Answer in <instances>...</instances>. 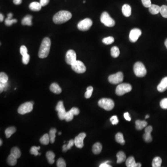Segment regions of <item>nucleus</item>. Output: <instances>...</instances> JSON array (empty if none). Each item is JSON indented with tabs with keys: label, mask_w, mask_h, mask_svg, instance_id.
<instances>
[{
	"label": "nucleus",
	"mask_w": 167,
	"mask_h": 167,
	"mask_svg": "<svg viewBox=\"0 0 167 167\" xmlns=\"http://www.w3.org/2000/svg\"><path fill=\"white\" fill-rule=\"evenodd\" d=\"M115 139L116 142L121 145L125 144V140L124 139V136L121 133L118 132L116 134L115 136Z\"/></svg>",
	"instance_id": "nucleus-29"
},
{
	"label": "nucleus",
	"mask_w": 167,
	"mask_h": 167,
	"mask_svg": "<svg viewBox=\"0 0 167 167\" xmlns=\"http://www.w3.org/2000/svg\"><path fill=\"white\" fill-rule=\"evenodd\" d=\"M72 69L74 72L78 73H85L86 68L83 62L80 61H76L71 65Z\"/></svg>",
	"instance_id": "nucleus-9"
},
{
	"label": "nucleus",
	"mask_w": 167,
	"mask_h": 167,
	"mask_svg": "<svg viewBox=\"0 0 167 167\" xmlns=\"http://www.w3.org/2000/svg\"><path fill=\"white\" fill-rule=\"evenodd\" d=\"M17 22L16 19H12L9 18H7L5 21V24L7 26H10L13 23H15Z\"/></svg>",
	"instance_id": "nucleus-41"
},
{
	"label": "nucleus",
	"mask_w": 167,
	"mask_h": 167,
	"mask_svg": "<svg viewBox=\"0 0 167 167\" xmlns=\"http://www.w3.org/2000/svg\"><path fill=\"white\" fill-rule=\"evenodd\" d=\"M160 13L164 18H167V6L162 5L160 7Z\"/></svg>",
	"instance_id": "nucleus-38"
},
{
	"label": "nucleus",
	"mask_w": 167,
	"mask_h": 167,
	"mask_svg": "<svg viewBox=\"0 0 167 167\" xmlns=\"http://www.w3.org/2000/svg\"><path fill=\"white\" fill-rule=\"evenodd\" d=\"M117 163H121L124 162L126 159V155L122 151H119L116 154Z\"/></svg>",
	"instance_id": "nucleus-26"
},
{
	"label": "nucleus",
	"mask_w": 167,
	"mask_h": 167,
	"mask_svg": "<svg viewBox=\"0 0 167 167\" xmlns=\"http://www.w3.org/2000/svg\"><path fill=\"white\" fill-rule=\"evenodd\" d=\"M152 130H153V128L151 126L146 127V128L145 129V133L143 136V138H144V140L146 142H150L152 141V137L150 135Z\"/></svg>",
	"instance_id": "nucleus-16"
},
{
	"label": "nucleus",
	"mask_w": 167,
	"mask_h": 167,
	"mask_svg": "<svg viewBox=\"0 0 167 167\" xmlns=\"http://www.w3.org/2000/svg\"><path fill=\"white\" fill-rule=\"evenodd\" d=\"M83 3H85V1H83Z\"/></svg>",
	"instance_id": "nucleus-61"
},
{
	"label": "nucleus",
	"mask_w": 167,
	"mask_h": 167,
	"mask_svg": "<svg viewBox=\"0 0 167 167\" xmlns=\"http://www.w3.org/2000/svg\"><path fill=\"white\" fill-rule=\"evenodd\" d=\"M20 53L22 56L27 54V49L26 46L24 45L21 46V47H20Z\"/></svg>",
	"instance_id": "nucleus-47"
},
{
	"label": "nucleus",
	"mask_w": 167,
	"mask_h": 167,
	"mask_svg": "<svg viewBox=\"0 0 167 167\" xmlns=\"http://www.w3.org/2000/svg\"><path fill=\"white\" fill-rule=\"evenodd\" d=\"M0 141H1V143H0V145H1H1H2V144H3V142H2V140H1H1H0Z\"/></svg>",
	"instance_id": "nucleus-59"
},
{
	"label": "nucleus",
	"mask_w": 167,
	"mask_h": 167,
	"mask_svg": "<svg viewBox=\"0 0 167 167\" xmlns=\"http://www.w3.org/2000/svg\"><path fill=\"white\" fill-rule=\"evenodd\" d=\"M13 3L15 5H20L22 3V0H13Z\"/></svg>",
	"instance_id": "nucleus-53"
},
{
	"label": "nucleus",
	"mask_w": 167,
	"mask_h": 167,
	"mask_svg": "<svg viewBox=\"0 0 167 167\" xmlns=\"http://www.w3.org/2000/svg\"><path fill=\"white\" fill-rule=\"evenodd\" d=\"M11 154L13 155L16 158H19L21 156V152L17 147L13 148L11 150Z\"/></svg>",
	"instance_id": "nucleus-33"
},
{
	"label": "nucleus",
	"mask_w": 167,
	"mask_h": 167,
	"mask_svg": "<svg viewBox=\"0 0 167 167\" xmlns=\"http://www.w3.org/2000/svg\"><path fill=\"white\" fill-rule=\"evenodd\" d=\"M72 17V14L69 11L62 10L57 13L53 16V20L56 24H61L68 21Z\"/></svg>",
	"instance_id": "nucleus-1"
},
{
	"label": "nucleus",
	"mask_w": 167,
	"mask_h": 167,
	"mask_svg": "<svg viewBox=\"0 0 167 167\" xmlns=\"http://www.w3.org/2000/svg\"><path fill=\"white\" fill-rule=\"evenodd\" d=\"M93 88L91 86L88 87L86 89V92H85L84 94V97L86 98H89L92 96V93Z\"/></svg>",
	"instance_id": "nucleus-39"
},
{
	"label": "nucleus",
	"mask_w": 167,
	"mask_h": 167,
	"mask_svg": "<svg viewBox=\"0 0 167 167\" xmlns=\"http://www.w3.org/2000/svg\"><path fill=\"white\" fill-rule=\"evenodd\" d=\"M98 104L99 107L108 111L112 110L115 105L114 101L112 99L106 98H103L99 100Z\"/></svg>",
	"instance_id": "nucleus-4"
},
{
	"label": "nucleus",
	"mask_w": 167,
	"mask_h": 167,
	"mask_svg": "<svg viewBox=\"0 0 167 167\" xmlns=\"http://www.w3.org/2000/svg\"><path fill=\"white\" fill-rule=\"evenodd\" d=\"M100 21L108 27H112L115 25V21L107 12H104L100 16Z\"/></svg>",
	"instance_id": "nucleus-5"
},
{
	"label": "nucleus",
	"mask_w": 167,
	"mask_h": 167,
	"mask_svg": "<svg viewBox=\"0 0 167 167\" xmlns=\"http://www.w3.org/2000/svg\"><path fill=\"white\" fill-rule=\"evenodd\" d=\"M134 72L138 77H144L147 74V70L144 65L141 62L135 63L133 67Z\"/></svg>",
	"instance_id": "nucleus-3"
},
{
	"label": "nucleus",
	"mask_w": 167,
	"mask_h": 167,
	"mask_svg": "<svg viewBox=\"0 0 167 167\" xmlns=\"http://www.w3.org/2000/svg\"><path fill=\"white\" fill-rule=\"evenodd\" d=\"M160 7L158 5L152 4L149 8V11L150 13L152 15H156L158 14L160 11Z\"/></svg>",
	"instance_id": "nucleus-25"
},
{
	"label": "nucleus",
	"mask_w": 167,
	"mask_h": 167,
	"mask_svg": "<svg viewBox=\"0 0 167 167\" xmlns=\"http://www.w3.org/2000/svg\"><path fill=\"white\" fill-rule=\"evenodd\" d=\"M122 13L125 17H129L131 14V7L129 4H125L123 5L122 9Z\"/></svg>",
	"instance_id": "nucleus-19"
},
{
	"label": "nucleus",
	"mask_w": 167,
	"mask_h": 167,
	"mask_svg": "<svg viewBox=\"0 0 167 167\" xmlns=\"http://www.w3.org/2000/svg\"><path fill=\"white\" fill-rule=\"evenodd\" d=\"M13 16V14L12 13H9L8 15H7V18H9V19H12V17Z\"/></svg>",
	"instance_id": "nucleus-56"
},
{
	"label": "nucleus",
	"mask_w": 167,
	"mask_h": 167,
	"mask_svg": "<svg viewBox=\"0 0 167 167\" xmlns=\"http://www.w3.org/2000/svg\"><path fill=\"white\" fill-rule=\"evenodd\" d=\"M79 109L77 108L73 107L69 111L67 112L66 113L65 120L67 122H70L72 121L73 118L74 116H76L79 114Z\"/></svg>",
	"instance_id": "nucleus-15"
},
{
	"label": "nucleus",
	"mask_w": 167,
	"mask_h": 167,
	"mask_svg": "<svg viewBox=\"0 0 167 167\" xmlns=\"http://www.w3.org/2000/svg\"><path fill=\"white\" fill-rule=\"evenodd\" d=\"M40 148H41V147H40V146H39V147L33 146L30 149V152L32 155H35V156H37V155H38L39 154L38 150H40Z\"/></svg>",
	"instance_id": "nucleus-40"
},
{
	"label": "nucleus",
	"mask_w": 167,
	"mask_h": 167,
	"mask_svg": "<svg viewBox=\"0 0 167 167\" xmlns=\"http://www.w3.org/2000/svg\"><path fill=\"white\" fill-rule=\"evenodd\" d=\"M132 90V86L127 83H122L118 85L116 89V93L118 96H122L129 92Z\"/></svg>",
	"instance_id": "nucleus-6"
},
{
	"label": "nucleus",
	"mask_w": 167,
	"mask_h": 167,
	"mask_svg": "<svg viewBox=\"0 0 167 167\" xmlns=\"http://www.w3.org/2000/svg\"><path fill=\"white\" fill-rule=\"evenodd\" d=\"M86 136L85 133H81L74 139V144L78 148H82L84 146V139Z\"/></svg>",
	"instance_id": "nucleus-14"
},
{
	"label": "nucleus",
	"mask_w": 167,
	"mask_h": 167,
	"mask_svg": "<svg viewBox=\"0 0 167 167\" xmlns=\"http://www.w3.org/2000/svg\"><path fill=\"white\" fill-rule=\"evenodd\" d=\"M108 162H109V161H107V162H105L104 163H102L100 165L99 167H111V166H110V165L108 164Z\"/></svg>",
	"instance_id": "nucleus-52"
},
{
	"label": "nucleus",
	"mask_w": 167,
	"mask_h": 167,
	"mask_svg": "<svg viewBox=\"0 0 167 167\" xmlns=\"http://www.w3.org/2000/svg\"><path fill=\"white\" fill-rule=\"evenodd\" d=\"M7 82L6 83H1L0 84V92L1 93L7 87Z\"/></svg>",
	"instance_id": "nucleus-49"
},
{
	"label": "nucleus",
	"mask_w": 167,
	"mask_h": 167,
	"mask_svg": "<svg viewBox=\"0 0 167 167\" xmlns=\"http://www.w3.org/2000/svg\"><path fill=\"white\" fill-rule=\"evenodd\" d=\"M136 128L137 130H140L146 127L147 126L148 123L145 121H141V120H136Z\"/></svg>",
	"instance_id": "nucleus-22"
},
{
	"label": "nucleus",
	"mask_w": 167,
	"mask_h": 167,
	"mask_svg": "<svg viewBox=\"0 0 167 167\" xmlns=\"http://www.w3.org/2000/svg\"><path fill=\"white\" fill-rule=\"evenodd\" d=\"M77 58V55L75 52L73 50H69L66 53L65 59L67 64L69 65H72L73 63L75 62Z\"/></svg>",
	"instance_id": "nucleus-12"
},
{
	"label": "nucleus",
	"mask_w": 167,
	"mask_h": 167,
	"mask_svg": "<svg viewBox=\"0 0 167 167\" xmlns=\"http://www.w3.org/2000/svg\"><path fill=\"white\" fill-rule=\"evenodd\" d=\"M102 150V146L101 144H100L99 142H96L93 145L92 150L94 154H96V155L99 154L101 152Z\"/></svg>",
	"instance_id": "nucleus-23"
},
{
	"label": "nucleus",
	"mask_w": 167,
	"mask_h": 167,
	"mask_svg": "<svg viewBox=\"0 0 167 167\" xmlns=\"http://www.w3.org/2000/svg\"><path fill=\"white\" fill-rule=\"evenodd\" d=\"M51 45L50 39L48 37H45L42 41L39 51L38 56L39 58L44 59L48 56L49 53Z\"/></svg>",
	"instance_id": "nucleus-2"
},
{
	"label": "nucleus",
	"mask_w": 167,
	"mask_h": 167,
	"mask_svg": "<svg viewBox=\"0 0 167 167\" xmlns=\"http://www.w3.org/2000/svg\"><path fill=\"white\" fill-rule=\"evenodd\" d=\"M33 109V103L26 102L20 105L18 109V112L19 114L23 115L27 113L30 112Z\"/></svg>",
	"instance_id": "nucleus-8"
},
{
	"label": "nucleus",
	"mask_w": 167,
	"mask_h": 167,
	"mask_svg": "<svg viewBox=\"0 0 167 167\" xmlns=\"http://www.w3.org/2000/svg\"><path fill=\"white\" fill-rule=\"evenodd\" d=\"M55 154L53 152L51 151H49L46 153V157L48 160V162L52 164L55 162Z\"/></svg>",
	"instance_id": "nucleus-27"
},
{
	"label": "nucleus",
	"mask_w": 167,
	"mask_h": 167,
	"mask_svg": "<svg viewBox=\"0 0 167 167\" xmlns=\"http://www.w3.org/2000/svg\"><path fill=\"white\" fill-rule=\"evenodd\" d=\"M110 121L113 125L117 124L118 123V116H112L110 118Z\"/></svg>",
	"instance_id": "nucleus-46"
},
{
	"label": "nucleus",
	"mask_w": 167,
	"mask_h": 167,
	"mask_svg": "<svg viewBox=\"0 0 167 167\" xmlns=\"http://www.w3.org/2000/svg\"><path fill=\"white\" fill-rule=\"evenodd\" d=\"M16 131V129L14 127H10L7 128L6 130H5V133L7 138H9L11 136V135L15 133Z\"/></svg>",
	"instance_id": "nucleus-34"
},
{
	"label": "nucleus",
	"mask_w": 167,
	"mask_h": 167,
	"mask_svg": "<svg viewBox=\"0 0 167 167\" xmlns=\"http://www.w3.org/2000/svg\"><path fill=\"white\" fill-rule=\"evenodd\" d=\"M62 148H63V151H64V152H66V151H67V145H64L63 146V147H62Z\"/></svg>",
	"instance_id": "nucleus-54"
},
{
	"label": "nucleus",
	"mask_w": 167,
	"mask_h": 167,
	"mask_svg": "<svg viewBox=\"0 0 167 167\" xmlns=\"http://www.w3.org/2000/svg\"><path fill=\"white\" fill-rule=\"evenodd\" d=\"M41 7L42 6L40 3L35 2V1L31 3L29 5V8L30 9L35 12L40 11L41 9Z\"/></svg>",
	"instance_id": "nucleus-21"
},
{
	"label": "nucleus",
	"mask_w": 167,
	"mask_h": 167,
	"mask_svg": "<svg viewBox=\"0 0 167 167\" xmlns=\"http://www.w3.org/2000/svg\"><path fill=\"white\" fill-rule=\"evenodd\" d=\"M33 17L31 15H27L22 19L21 21V24L23 25H27V26H31L32 25Z\"/></svg>",
	"instance_id": "nucleus-24"
},
{
	"label": "nucleus",
	"mask_w": 167,
	"mask_h": 167,
	"mask_svg": "<svg viewBox=\"0 0 167 167\" xmlns=\"http://www.w3.org/2000/svg\"><path fill=\"white\" fill-rule=\"evenodd\" d=\"M160 105L162 109H167V98H165L161 100Z\"/></svg>",
	"instance_id": "nucleus-44"
},
{
	"label": "nucleus",
	"mask_w": 167,
	"mask_h": 167,
	"mask_svg": "<svg viewBox=\"0 0 167 167\" xmlns=\"http://www.w3.org/2000/svg\"><path fill=\"white\" fill-rule=\"evenodd\" d=\"M165 46H166V48H167V39L165 40L164 42Z\"/></svg>",
	"instance_id": "nucleus-57"
},
{
	"label": "nucleus",
	"mask_w": 167,
	"mask_h": 167,
	"mask_svg": "<svg viewBox=\"0 0 167 167\" xmlns=\"http://www.w3.org/2000/svg\"><path fill=\"white\" fill-rule=\"evenodd\" d=\"M162 163V160L160 157H156L152 161V166L153 167H161Z\"/></svg>",
	"instance_id": "nucleus-32"
},
{
	"label": "nucleus",
	"mask_w": 167,
	"mask_h": 167,
	"mask_svg": "<svg viewBox=\"0 0 167 167\" xmlns=\"http://www.w3.org/2000/svg\"><path fill=\"white\" fill-rule=\"evenodd\" d=\"M50 0H40V4L42 7L46 6L49 3Z\"/></svg>",
	"instance_id": "nucleus-50"
},
{
	"label": "nucleus",
	"mask_w": 167,
	"mask_h": 167,
	"mask_svg": "<svg viewBox=\"0 0 167 167\" xmlns=\"http://www.w3.org/2000/svg\"><path fill=\"white\" fill-rule=\"evenodd\" d=\"M40 141L42 144L46 145L48 144L50 142L49 135H48V134H45L42 137H41Z\"/></svg>",
	"instance_id": "nucleus-28"
},
{
	"label": "nucleus",
	"mask_w": 167,
	"mask_h": 167,
	"mask_svg": "<svg viewBox=\"0 0 167 167\" xmlns=\"http://www.w3.org/2000/svg\"><path fill=\"white\" fill-rule=\"evenodd\" d=\"M124 118L127 121H130L131 120V118L130 116L129 112H125L124 114Z\"/></svg>",
	"instance_id": "nucleus-51"
},
{
	"label": "nucleus",
	"mask_w": 167,
	"mask_h": 167,
	"mask_svg": "<svg viewBox=\"0 0 167 167\" xmlns=\"http://www.w3.org/2000/svg\"><path fill=\"white\" fill-rule=\"evenodd\" d=\"M110 54H111V56L114 58L118 57V56L120 55V51L118 47L116 46L113 47L110 50Z\"/></svg>",
	"instance_id": "nucleus-31"
},
{
	"label": "nucleus",
	"mask_w": 167,
	"mask_h": 167,
	"mask_svg": "<svg viewBox=\"0 0 167 167\" xmlns=\"http://www.w3.org/2000/svg\"><path fill=\"white\" fill-rule=\"evenodd\" d=\"M30 60L29 55L27 53L22 56V61L24 64L27 65L29 63Z\"/></svg>",
	"instance_id": "nucleus-43"
},
{
	"label": "nucleus",
	"mask_w": 167,
	"mask_h": 167,
	"mask_svg": "<svg viewBox=\"0 0 167 167\" xmlns=\"http://www.w3.org/2000/svg\"><path fill=\"white\" fill-rule=\"evenodd\" d=\"M92 25V21L90 19L85 18L78 24V29L82 31H87L90 29Z\"/></svg>",
	"instance_id": "nucleus-7"
},
{
	"label": "nucleus",
	"mask_w": 167,
	"mask_h": 167,
	"mask_svg": "<svg viewBox=\"0 0 167 167\" xmlns=\"http://www.w3.org/2000/svg\"><path fill=\"white\" fill-rule=\"evenodd\" d=\"M142 5L144 7H150L152 5L151 0H142Z\"/></svg>",
	"instance_id": "nucleus-45"
},
{
	"label": "nucleus",
	"mask_w": 167,
	"mask_h": 167,
	"mask_svg": "<svg viewBox=\"0 0 167 167\" xmlns=\"http://www.w3.org/2000/svg\"><path fill=\"white\" fill-rule=\"evenodd\" d=\"M157 90L159 92H162L167 90V77H164L162 79L161 82L158 85L157 87Z\"/></svg>",
	"instance_id": "nucleus-17"
},
{
	"label": "nucleus",
	"mask_w": 167,
	"mask_h": 167,
	"mask_svg": "<svg viewBox=\"0 0 167 167\" xmlns=\"http://www.w3.org/2000/svg\"><path fill=\"white\" fill-rule=\"evenodd\" d=\"M149 117H150V116L148 115H146V116H145V119L148 118Z\"/></svg>",
	"instance_id": "nucleus-58"
},
{
	"label": "nucleus",
	"mask_w": 167,
	"mask_h": 167,
	"mask_svg": "<svg viewBox=\"0 0 167 167\" xmlns=\"http://www.w3.org/2000/svg\"><path fill=\"white\" fill-rule=\"evenodd\" d=\"M50 90L51 92L54 93L55 94H59L62 92V89L59 86L58 84L57 83H53L52 84L50 87Z\"/></svg>",
	"instance_id": "nucleus-20"
},
{
	"label": "nucleus",
	"mask_w": 167,
	"mask_h": 167,
	"mask_svg": "<svg viewBox=\"0 0 167 167\" xmlns=\"http://www.w3.org/2000/svg\"><path fill=\"white\" fill-rule=\"evenodd\" d=\"M61 132L59 133V135H61Z\"/></svg>",
	"instance_id": "nucleus-60"
},
{
	"label": "nucleus",
	"mask_w": 167,
	"mask_h": 167,
	"mask_svg": "<svg viewBox=\"0 0 167 167\" xmlns=\"http://www.w3.org/2000/svg\"><path fill=\"white\" fill-rule=\"evenodd\" d=\"M4 16L2 14H0V21L2 22L3 21Z\"/></svg>",
	"instance_id": "nucleus-55"
},
{
	"label": "nucleus",
	"mask_w": 167,
	"mask_h": 167,
	"mask_svg": "<svg viewBox=\"0 0 167 167\" xmlns=\"http://www.w3.org/2000/svg\"><path fill=\"white\" fill-rule=\"evenodd\" d=\"M126 166L127 167H140L141 163H136L135 159L133 156H130L126 161Z\"/></svg>",
	"instance_id": "nucleus-18"
},
{
	"label": "nucleus",
	"mask_w": 167,
	"mask_h": 167,
	"mask_svg": "<svg viewBox=\"0 0 167 167\" xmlns=\"http://www.w3.org/2000/svg\"><path fill=\"white\" fill-rule=\"evenodd\" d=\"M74 144V140L73 139L70 140L68 142V144L67 145V150H70L71 148L73 146Z\"/></svg>",
	"instance_id": "nucleus-48"
},
{
	"label": "nucleus",
	"mask_w": 167,
	"mask_h": 167,
	"mask_svg": "<svg viewBox=\"0 0 167 167\" xmlns=\"http://www.w3.org/2000/svg\"><path fill=\"white\" fill-rule=\"evenodd\" d=\"M56 110L58 112L59 118L61 120H65L66 118V112L65 108L63 102L61 101L59 102L56 107Z\"/></svg>",
	"instance_id": "nucleus-11"
},
{
	"label": "nucleus",
	"mask_w": 167,
	"mask_h": 167,
	"mask_svg": "<svg viewBox=\"0 0 167 167\" xmlns=\"http://www.w3.org/2000/svg\"><path fill=\"white\" fill-rule=\"evenodd\" d=\"M124 79V75L122 72H119L116 74H112L109 76L108 81L112 84H118L121 83Z\"/></svg>",
	"instance_id": "nucleus-10"
},
{
	"label": "nucleus",
	"mask_w": 167,
	"mask_h": 167,
	"mask_svg": "<svg viewBox=\"0 0 167 167\" xmlns=\"http://www.w3.org/2000/svg\"><path fill=\"white\" fill-rule=\"evenodd\" d=\"M103 43L106 45H110L114 42V38L112 36L106 37L103 39L102 40Z\"/></svg>",
	"instance_id": "nucleus-36"
},
{
	"label": "nucleus",
	"mask_w": 167,
	"mask_h": 167,
	"mask_svg": "<svg viewBox=\"0 0 167 167\" xmlns=\"http://www.w3.org/2000/svg\"><path fill=\"white\" fill-rule=\"evenodd\" d=\"M56 132H57V130L55 128H53L50 130L49 136L50 138V142L52 144H53L55 142Z\"/></svg>",
	"instance_id": "nucleus-35"
},
{
	"label": "nucleus",
	"mask_w": 167,
	"mask_h": 167,
	"mask_svg": "<svg viewBox=\"0 0 167 167\" xmlns=\"http://www.w3.org/2000/svg\"><path fill=\"white\" fill-rule=\"evenodd\" d=\"M142 35L141 30L138 29H134L131 30L129 35V40L131 42H136L139 37Z\"/></svg>",
	"instance_id": "nucleus-13"
},
{
	"label": "nucleus",
	"mask_w": 167,
	"mask_h": 167,
	"mask_svg": "<svg viewBox=\"0 0 167 167\" xmlns=\"http://www.w3.org/2000/svg\"><path fill=\"white\" fill-rule=\"evenodd\" d=\"M9 78L6 73L1 72L0 73V82L1 83H6L8 81Z\"/></svg>",
	"instance_id": "nucleus-37"
},
{
	"label": "nucleus",
	"mask_w": 167,
	"mask_h": 167,
	"mask_svg": "<svg viewBox=\"0 0 167 167\" xmlns=\"http://www.w3.org/2000/svg\"><path fill=\"white\" fill-rule=\"evenodd\" d=\"M7 162L10 166H15L17 163V158L10 154L7 157Z\"/></svg>",
	"instance_id": "nucleus-30"
},
{
	"label": "nucleus",
	"mask_w": 167,
	"mask_h": 167,
	"mask_svg": "<svg viewBox=\"0 0 167 167\" xmlns=\"http://www.w3.org/2000/svg\"><path fill=\"white\" fill-rule=\"evenodd\" d=\"M57 166L58 167H66V163L64 160L62 158L59 159L57 162Z\"/></svg>",
	"instance_id": "nucleus-42"
}]
</instances>
